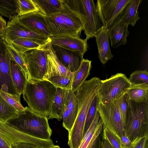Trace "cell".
I'll return each instance as SVG.
<instances>
[{
    "label": "cell",
    "mask_w": 148,
    "mask_h": 148,
    "mask_svg": "<svg viewBox=\"0 0 148 148\" xmlns=\"http://www.w3.org/2000/svg\"><path fill=\"white\" fill-rule=\"evenodd\" d=\"M100 81L96 77L85 81L74 92L78 103V111L68 134V144L71 147H77L81 142L87 114L92 102L98 94Z\"/></svg>",
    "instance_id": "1"
},
{
    "label": "cell",
    "mask_w": 148,
    "mask_h": 148,
    "mask_svg": "<svg viewBox=\"0 0 148 148\" xmlns=\"http://www.w3.org/2000/svg\"><path fill=\"white\" fill-rule=\"evenodd\" d=\"M57 88L46 80H27L23 97L31 110L48 118Z\"/></svg>",
    "instance_id": "2"
},
{
    "label": "cell",
    "mask_w": 148,
    "mask_h": 148,
    "mask_svg": "<svg viewBox=\"0 0 148 148\" xmlns=\"http://www.w3.org/2000/svg\"><path fill=\"white\" fill-rule=\"evenodd\" d=\"M62 0V5L58 11L45 16L50 37L66 36L79 38L83 30L80 18L65 0Z\"/></svg>",
    "instance_id": "3"
},
{
    "label": "cell",
    "mask_w": 148,
    "mask_h": 148,
    "mask_svg": "<svg viewBox=\"0 0 148 148\" xmlns=\"http://www.w3.org/2000/svg\"><path fill=\"white\" fill-rule=\"evenodd\" d=\"M47 118L25 107L23 112L18 117L11 119L7 123L27 134L39 138L51 139L52 130Z\"/></svg>",
    "instance_id": "4"
},
{
    "label": "cell",
    "mask_w": 148,
    "mask_h": 148,
    "mask_svg": "<svg viewBox=\"0 0 148 148\" xmlns=\"http://www.w3.org/2000/svg\"><path fill=\"white\" fill-rule=\"evenodd\" d=\"M124 128L126 135L131 142L137 137L148 136V101L137 102L129 99Z\"/></svg>",
    "instance_id": "5"
},
{
    "label": "cell",
    "mask_w": 148,
    "mask_h": 148,
    "mask_svg": "<svg viewBox=\"0 0 148 148\" xmlns=\"http://www.w3.org/2000/svg\"><path fill=\"white\" fill-rule=\"evenodd\" d=\"M70 8L78 16L88 40L95 37L101 26L92 0H65Z\"/></svg>",
    "instance_id": "6"
},
{
    "label": "cell",
    "mask_w": 148,
    "mask_h": 148,
    "mask_svg": "<svg viewBox=\"0 0 148 148\" xmlns=\"http://www.w3.org/2000/svg\"><path fill=\"white\" fill-rule=\"evenodd\" d=\"M131 86L128 78L121 73L101 80L98 90L99 103L105 105L118 100L127 92Z\"/></svg>",
    "instance_id": "7"
},
{
    "label": "cell",
    "mask_w": 148,
    "mask_h": 148,
    "mask_svg": "<svg viewBox=\"0 0 148 148\" xmlns=\"http://www.w3.org/2000/svg\"><path fill=\"white\" fill-rule=\"evenodd\" d=\"M103 127L107 128L122 142L121 138L126 134L117 100L105 105L99 103L97 108Z\"/></svg>",
    "instance_id": "8"
},
{
    "label": "cell",
    "mask_w": 148,
    "mask_h": 148,
    "mask_svg": "<svg viewBox=\"0 0 148 148\" xmlns=\"http://www.w3.org/2000/svg\"><path fill=\"white\" fill-rule=\"evenodd\" d=\"M131 0H98L96 4L102 26L108 30L118 20Z\"/></svg>",
    "instance_id": "9"
},
{
    "label": "cell",
    "mask_w": 148,
    "mask_h": 148,
    "mask_svg": "<svg viewBox=\"0 0 148 148\" xmlns=\"http://www.w3.org/2000/svg\"><path fill=\"white\" fill-rule=\"evenodd\" d=\"M2 36L7 44L19 38L32 39L43 46L50 42V38L36 33L23 26L19 21L17 14L9 19Z\"/></svg>",
    "instance_id": "10"
},
{
    "label": "cell",
    "mask_w": 148,
    "mask_h": 148,
    "mask_svg": "<svg viewBox=\"0 0 148 148\" xmlns=\"http://www.w3.org/2000/svg\"><path fill=\"white\" fill-rule=\"evenodd\" d=\"M47 45L23 53L30 79L43 80L47 69Z\"/></svg>",
    "instance_id": "11"
},
{
    "label": "cell",
    "mask_w": 148,
    "mask_h": 148,
    "mask_svg": "<svg viewBox=\"0 0 148 148\" xmlns=\"http://www.w3.org/2000/svg\"><path fill=\"white\" fill-rule=\"evenodd\" d=\"M7 45L3 39H0V91L16 95L17 94L11 75V56Z\"/></svg>",
    "instance_id": "12"
},
{
    "label": "cell",
    "mask_w": 148,
    "mask_h": 148,
    "mask_svg": "<svg viewBox=\"0 0 148 148\" xmlns=\"http://www.w3.org/2000/svg\"><path fill=\"white\" fill-rule=\"evenodd\" d=\"M45 15L39 11L18 16V19L23 26L31 31L50 38V36L45 21Z\"/></svg>",
    "instance_id": "13"
},
{
    "label": "cell",
    "mask_w": 148,
    "mask_h": 148,
    "mask_svg": "<svg viewBox=\"0 0 148 148\" xmlns=\"http://www.w3.org/2000/svg\"><path fill=\"white\" fill-rule=\"evenodd\" d=\"M51 45L58 59L64 66L71 72L76 71L84 59L83 56L57 45Z\"/></svg>",
    "instance_id": "14"
},
{
    "label": "cell",
    "mask_w": 148,
    "mask_h": 148,
    "mask_svg": "<svg viewBox=\"0 0 148 148\" xmlns=\"http://www.w3.org/2000/svg\"><path fill=\"white\" fill-rule=\"evenodd\" d=\"M78 111L77 101L71 90H66V101L62 116V125L69 133L76 119Z\"/></svg>",
    "instance_id": "15"
},
{
    "label": "cell",
    "mask_w": 148,
    "mask_h": 148,
    "mask_svg": "<svg viewBox=\"0 0 148 148\" xmlns=\"http://www.w3.org/2000/svg\"><path fill=\"white\" fill-rule=\"evenodd\" d=\"M88 39L70 36L51 37L50 43L64 49L78 53L82 55L87 50Z\"/></svg>",
    "instance_id": "16"
},
{
    "label": "cell",
    "mask_w": 148,
    "mask_h": 148,
    "mask_svg": "<svg viewBox=\"0 0 148 148\" xmlns=\"http://www.w3.org/2000/svg\"><path fill=\"white\" fill-rule=\"evenodd\" d=\"M47 69L43 80H46L56 76H69L74 75L75 72H70L64 66L58 59L50 43L47 45Z\"/></svg>",
    "instance_id": "17"
},
{
    "label": "cell",
    "mask_w": 148,
    "mask_h": 148,
    "mask_svg": "<svg viewBox=\"0 0 148 148\" xmlns=\"http://www.w3.org/2000/svg\"><path fill=\"white\" fill-rule=\"evenodd\" d=\"M128 26L119 19L108 29L112 47L117 48L126 44L127 38L129 34Z\"/></svg>",
    "instance_id": "18"
},
{
    "label": "cell",
    "mask_w": 148,
    "mask_h": 148,
    "mask_svg": "<svg viewBox=\"0 0 148 148\" xmlns=\"http://www.w3.org/2000/svg\"><path fill=\"white\" fill-rule=\"evenodd\" d=\"M97 111L95 117L83 137L78 148H91L98 137L101 133L103 122Z\"/></svg>",
    "instance_id": "19"
},
{
    "label": "cell",
    "mask_w": 148,
    "mask_h": 148,
    "mask_svg": "<svg viewBox=\"0 0 148 148\" xmlns=\"http://www.w3.org/2000/svg\"><path fill=\"white\" fill-rule=\"evenodd\" d=\"M98 47L99 57L103 64H105L113 57L110 49L108 30L102 26L95 37Z\"/></svg>",
    "instance_id": "20"
},
{
    "label": "cell",
    "mask_w": 148,
    "mask_h": 148,
    "mask_svg": "<svg viewBox=\"0 0 148 148\" xmlns=\"http://www.w3.org/2000/svg\"><path fill=\"white\" fill-rule=\"evenodd\" d=\"M66 101V90L57 88L52 102L50 114L47 119H57L60 121L64 111Z\"/></svg>",
    "instance_id": "21"
},
{
    "label": "cell",
    "mask_w": 148,
    "mask_h": 148,
    "mask_svg": "<svg viewBox=\"0 0 148 148\" xmlns=\"http://www.w3.org/2000/svg\"><path fill=\"white\" fill-rule=\"evenodd\" d=\"M141 0H131L123 10L119 19L128 25L134 26L140 19L137 10Z\"/></svg>",
    "instance_id": "22"
},
{
    "label": "cell",
    "mask_w": 148,
    "mask_h": 148,
    "mask_svg": "<svg viewBox=\"0 0 148 148\" xmlns=\"http://www.w3.org/2000/svg\"><path fill=\"white\" fill-rule=\"evenodd\" d=\"M10 69L12 78L17 94H22L27 80L22 70L12 57Z\"/></svg>",
    "instance_id": "23"
},
{
    "label": "cell",
    "mask_w": 148,
    "mask_h": 148,
    "mask_svg": "<svg viewBox=\"0 0 148 148\" xmlns=\"http://www.w3.org/2000/svg\"><path fill=\"white\" fill-rule=\"evenodd\" d=\"M91 61L84 59L80 66L75 72L72 84V90L75 92L86 81L90 75Z\"/></svg>",
    "instance_id": "24"
},
{
    "label": "cell",
    "mask_w": 148,
    "mask_h": 148,
    "mask_svg": "<svg viewBox=\"0 0 148 148\" xmlns=\"http://www.w3.org/2000/svg\"><path fill=\"white\" fill-rule=\"evenodd\" d=\"M127 92L130 99L136 102L148 101V84L131 85Z\"/></svg>",
    "instance_id": "25"
},
{
    "label": "cell",
    "mask_w": 148,
    "mask_h": 148,
    "mask_svg": "<svg viewBox=\"0 0 148 148\" xmlns=\"http://www.w3.org/2000/svg\"><path fill=\"white\" fill-rule=\"evenodd\" d=\"M39 9L40 11L45 16L56 13L61 8L62 0H33Z\"/></svg>",
    "instance_id": "26"
},
{
    "label": "cell",
    "mask_w": 148,
    "mask_h": 148,
    "mask_svg": "<svg viewBox=\"0 0 148 148\" xmlns=\"http://www.w3.org/2000/svg\"><path fill=\"white\" fill-rule=\"evenodd\" d=\"M7 44L23 54L28 51L44 46L33 40L25 38H18Z\"/></svg>",
    "instance_id": "27"
},
{
    "label": "cell",
    "mask_w": 148,
    "mask_h": 148,
    "mask_svg": "<svg viewBox=\"0 0 148 148\" xmlns=\"http://www.w3.org/2000/svg\"><path fill=\"white\" fill-rule=\"evenodd\" d=\"M54 145L51 139H43L36 137L28 142H17L11 145V148H49Z\"/></svg>",
    "instance_id": "28"
},
{
    "label": "cell",
    "mask_w": 148,
    "mask_h": 148,
    "mask_svg": "<svg viewBox=\"0 0 148 148\" xmlns=\"http://www.w3.org/2000/svg\"><path fill=\"white\" fill-rule=\"evenodd\" d=\"M18 116V112L0 95V120L7 123L9 120L17 118Z\"/></svg>",
    "instance_id": "29"
},
{
    "label": "cell",
    "mask_w": 148,
    "mask_h": 148,
    "mask_svg": "<svg viewBox=\"0 0 148 148\" xmlns=\"http://www.w3.org/2000/svg\"><path fill=\"white\" fill-rule=\"evenodd\" d=\"M18 5L16 0H0V14L9 19L16 15Z\"/></svg>",
    "instance_id": "30"
},
{
    "label": "cell",
    "mask_w": 148,
    "mask_h": 148,
    "mask_svg": "<svg viewBox=\"0 0 148 148\" xmlns=\"http://www.w3.org/2000/svg\"><path fill=\"white\" fill-rule=\"evenodd\" d=\"M22 94L13 95L4 92L0 91V95L6 102L14 108L20 114L24 112V107L21 101V97Z\"/></svg>",
    "instance_id": "31"
},
{
    "label": "cell",
    "mask_w": 148,
    "mask_h": 148,
    "mask_svg": "<svg viewBox=\"0 0 148 148\" xmlns=\"http://www.w3.org/2000/svg\"><path fill=\"white\" fill-rule=\"evenodd\" d=\"M18 5L17 14L18 16L40 11L33 0H16Z\"/></svg>",
    "instance_id": "32"
},
{
    "label": "cell",
    "mask_w": 148,
    "mask_h": 148,
    "mask_svg": "<svg viewBox=\"0 0 148 148\" xmlns=\"http://www.w3.org/2000/svg\"><path fill=\"white\" fill-rule=\"evenodd\" d=\"M74 75L69 76H54L46 80L51 82L56 88H60L67 90H71Z\"/></svg>",
    "instance_id": "33"
},
{
    "label": "cell",
    "mask_w": 148,
    "mask_h": 148,
    "mask_svg": "<svg viewBox=\"0 0 148 148\" xmlns=\"http://www.w3.org/2000/svg\"><path fill=\"white\" fill-rule=\"evenodd\" d=\"M7 45L11 57L22 70L27 80H29L30 77L23 54L20 53L10 45Z\"/></svg>",
    "instance_id": "34"
},
{
    "label": "cell",
    "mask_w": 148,
    "mask_h": 148,
    "mask_svg": "<svg viewBox=\"0 0 148 148\" xmlns=\"http://www.w3.org/2000/svg\"><path fill=\"white\" fill-rule=\"evenodd\" d=\"M99 103V97L97 94L92 102L87 113L84 125L83 137L95 117L97 112V108Z\"/></svg>",
    "instance_id": "35"
},
{
    "label": "cell",
    "mask_w": 148,
    "mask_h": 148,
    "mask_svg": "<svg viewBox=\"0 0 148 148\" xmlns=\"http://www.w3.org/2000/svg\"><path fill=\"white\" fill-rule=\"evenodd\" d=\"M128 79L132 86L148 84V72L146 70L136 71L131 74Z\"/></svg>",
    "instance_id": "36"
},
{
    "label": "cell",
    "mask_w": 148,
    "mask_h": 148,
    "mask_svg": "<svg viewBox=\"0 0 148 148\" xmlns=\"http://www.w3.org/2000/svg\"><path fill=\"white\" fill-rule=\"evenodd\" d=\"M129 98L127 92L117 100L119 111L124 127L129 110Z\"/></svg>",
    "instance_id": "37"
},
{
    "label": "cell",
    "mask_w": 148,
    "mask_h": 148,
    "mask_svg": "<svg viewBox=\"0 0 148 148\" xmlns=\"http://www.w3.org/2000/svg\"><path fill=\"white\" fill-rule=\"evenodd\" d=\"M101 138L107 141L113 148H123V144L114 135L105 127H103Z\"/></svg>",
    "instance_id": "38"
},
{
    "label": "cell",
    "mask_w": 148,
    "mask_h": 148,
    "mask_svg": "<svg viewBox=\"0 0 148 148\" xmlns=\"http://www.w3.org/2000/svg\"><path fill=\"white\" fill-rule=\"evenodd\" d=\"M123 148H148V136L137 137L128 146L123 145Z\"/></svg>",
    "instance_id": "39"
},
{
    "label": "cell",
    "mask_w": 148,
    "mask_h": 148,
    "mask_svg": "<svg viewBox=\"0 0 148 148\" xmlns=\"http://www.w3.org/2000/svg\"><path fill=\"white\" fill-rule=\"evenodd\" d=\"M0 148H11L10 145L0 134Z\"/></svg>",
    "instance_id": "40"
},
{
    "label": "cell",
    "mask_w": 148,
    "mask_h": 148,
    "mask_svg": "<svg viewBox=\"0 0 148 148\" xmlns=\"http://www.w3.org/2000/svg\"><path fill=\"white\" fill-rule=\"evenodd\" d=\"M7 25L5 20L0 15V31L2 34Z\"/></svg>",
    "instance_id": "41"
},
{
    "label": "cell",
    "mask_w": 148,
    "mask_h": 148,
    "mask_svg": "<svg viewBox=\"0 0 148 148\" xmlns=\"http://www.w3.org/2000/svg\"><path fill=\"white\" fill-rule=\"evenodd\" d=\"M121 140L123 145L127 146L129 145L131 143L126 134L123 135L121 137Z\"/></svg>",
    "instance_id": "42"
},
{
    "label": "cell",
    "mask_w": 148,
    "mask_h": 148,
    "mask_svg": "<svg viewBox=\"0 0 148 148\" xmlns=\"http://www.w3.org/2000/svg\"><path fill=\"white\" fill-rule=\"evenodd\" d=\"M100 148H113L106 140H102L100 143Z\"/></svg>",
    "instance_id": "43"
},
{
    "label": "cell",
    "mask_w": 148,
    "mask_h": 148,
    "mask_svg": "<svg viewBox=\"0 0 148 148\" xmlns=\"http://www.w3.org/2000/svg\"><path fill=\"white\" fill-rule=\"evenodd\" d=\"M101 139V134L98 137L91 148H100V143Z\"/></svg>",
    "instance_id": "44"
},
{
    "label": "cell",
    "mask_w": 148,
    "mask_h": 148,
    "mask_svg": "<svg viewBox=\"0 0 148 148\" xmlns=\"http://www.w3.org/2000/svg\"><path fill=\"white\" fill-rule=\"evenodd\" d=\"M49 148H60V147L58 145H54L53 146L49 147Z\"/></svg>",
    "instance_id": "45"
},
{
    "label": "cell",
    "mask_w": 148,
    "mask_h": 148,
    "mask_svg": "<svg viewBox=\"0 0 148 148\" xmlns=\"http://www.w3.org/2000/svg\"><path fill=\"white\" fill-rule=\"evenodd\" d=\"M0 39H3L2 36V33L0 31Z\"/></svg>",
    "instance_id": "46"
}]
</instances>
